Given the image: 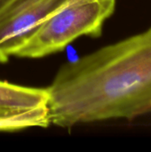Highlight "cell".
<instances>
[{
  "label": "cell",
  "instance_id": "cell-3",
  "mask_svg": "<svg viewBox=\"0 0 151 152\" xmlns=\"http://www.w3.org/2000/svg\"><path fill=\"white\" fill-rule=\"evenodd\" d=\"M48 94L35 88L0 80V132L47 127Z\"/></svg>",
  "mask_w": 151,
  "mask_h": 152
},
{
  "label": "cell",
  "instance_id": "cell-1",
  "mask_svg": "<svg viewBox=\"0 0 151 152\" xmlns=\"http://www.w3.org/2000/svg\"><path fill=\"white\" fill-rule=\"evenodd\" d=\"M46 91L58 126L151 113V27L66 63Z\"/></svg>",
  "mask_w": 151,
  "mask_h": 152
},
{
  "label": "cell",
  "instance_id": "cell-5",
  "mask_svg": "<svg viewBox=\"0 0 151 152\" xmlns=\"http://www.w3.org/2000/svg\"><path fill=\"white\" fill-rule=\"evenodd\" d=\"M10 1H11V0H0V10H1L5 4H7Z\"/></svg>",
  "mask_w": 151,
  "mask_h": 152
},
{
  "label": "cell",
  "instance_id": "cell-2",
  "mask_svg": "<svg viewBox=\"0 0 151 152\" xmlns=\"http://www.w3.org/2000/svg\"><path fill=\"white\" fill-rule=\"evenodd\" d=\"M115 7L116 0H69L50 14L12 56L42 58L62 51L82 36L98 37Z\"/></svg>",
  "mask_w": 151,
  "mask_h": 152
},
{
  "label": "cell",
  "instance_id": "cell-4",
  "mask_svg": "<svg viewBox=\"0 0 151 152\" xmlns=\"http://www.w3.org/2000/svg\"><path fill=\"white\" fill-rule=\"evenodd\" d=\"M69 0H11L0 10V63L6 62L26 38Z\"/></svg>",
  "mask_w": 151,
  "mask_h": 152
}]
</instances>
